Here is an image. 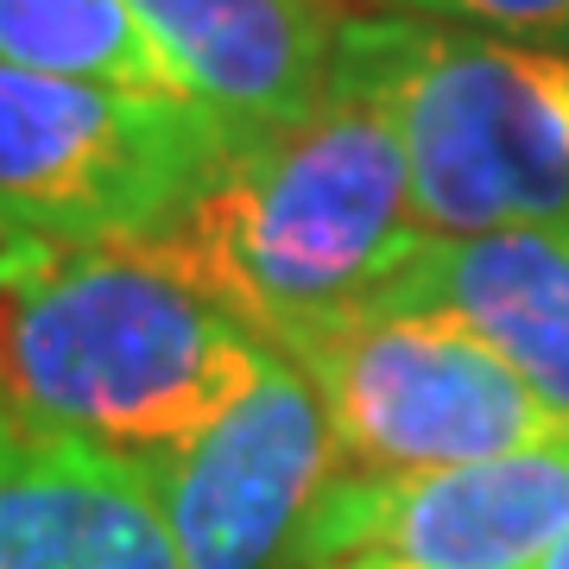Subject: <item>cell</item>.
Listing matches in <instances>:
<instances>
[{"instance_id": "obj_1", "label": "cell", "mask_w": 569, "mask_h": 569, "mask_svg": "<svg viewBox=\"0 0 569 569\" xmlns=\"http://www.w3.org/2000/svg\"><path fill=\"white\" fill-rule=\"evenodd\" d=\"M272 348L121 241L0 234V418L140 468L209 430Z\"/></svg>"}, {"instance_id": "obj_2", "label": "cell", "mask_w": 569, "mask_h": 569, "mask_svg": "<svg viewBox=\"0 0 569 569\" xmlns=\"http://www.w3.org/2000/svg\"><path fill=\"white\" fill-rule=\"evenodd\" d=\"M425 241L392 114L329 77L323 102L298 121L234 127L203 190L159 234L121 247L152 253L279 348L323 317L373 305Z\"/></svg>"}, {"instance_id": "obj_3", "label": "cell", "mask_w": 569, "mask_h": 569, "mask_svg": "<svg viewBox=\"0 0 569 569\" xmlns=\"http://www.w3.org/2000/svg\"><path fill=\"white\" fill-rule=\"evenodd\" d=\"M329 77L392 114L425 234L569 222V58L418 20H342Z\"/></svg>"}, {"instance_id": "obj_4", "label": "cell", "mask_w": 569, "mask_h": 569, "mask_svg": "<svg viewBox=\"0 0 569 569\" xmlns=\"http://www.w3.org/2000/svg\"><path fill=\"white\" fill-rule=\"evenodd\" d=\"M336 437V475H399L512 456L563 437L569 418L443 310L361 305L284 336Z\"/></svg>"}, {"instance_id": "obj_5", "label": "cell", "mask_w": 569, "mask_h": 569, "mask_svg": "<svg viewBox=\"0 0 569 569\" xmlns=\"http://www.w3.org/2000/svg\"><path fill=\"white\" fill-rule=\"evenodd\" d=\"M234 127L190 96L0 63V234L146 241L222 164Z\"/></svg>"}, {"instance_id": "obj_6", "label": "cell", "mask_w": 569, "mask_h": 569, "mask_svg": "<svg viewBox=\"0 0 569 569\" xmlns=\"http://www.w3.org/2000/svg\"><path fill=\"white\" fill-rule=\"evenodd\" d=\"M569 531V430L550 443L399 475H336L291 538V563L538 569Z\"/></svg>"}, {"instance_id": "obj_7", "label": "cell", "mask_w": 569, "mask_h": 569, "mask_svg": "<svg viewBox=\"0 0 569 569\" xmlns=\"http://www.w3.org/2000/svg\"><path fill=\"white\" fill-rule=\"evenodd\" d=\"M183 569H272L336 481L323 399L272 355L266 373L190 443L133 468Z\"/></svg>"}, {"instance_id": "obj_8", "label": "cell", "mask_w": 569, "mask_h": 569, "mask_svg": "<svg viewBox=\"0 0 569 569\" xmlns=\"http://www.w3.org/2000/svg\"><path fill=\"white\" fill-rule=\"evenodd\" d=\"M373 305L443 310L468 336L569 418V222L493 228V234H430Z\"/></svg>"}, {"instance_id": "obj_9", "label": "cell", "mask_w": 569, "mask_h": 569, "mask_svg": "<svg viewBox=\"0 0 569 569\" xmlns=\"http://www.w3.org/2000/svg\"><path fill=\"white\" fill-rule=\"evenodd\" d=\"M183 96L228 127L298 121L323 102L336 32L329 0H127Z\"/></svg>"}, {"instance_id": "obj_10", "label": "cell", "mask_w": 569, "mask_h": 569, "mask_svg": "<svg viewBox=\"0 0 569 569\" xmlns=\"http://www.w3.org/2000/svg\"><path fill=\"white\" fill-rule=\"evenodd\" d=\"M0 569H183L146 481L0 418Z\"/></svg>"}, {"instance_id": "obj_11", "label": "cell", "mask_w": 569, "mask_h": 569, "mask_svg": "<svg viewBox=\"0 0 569 569\" xmlns=\"http://www.w3.org/2000/svg\"><path fill=\"white\" fill-rule=\"evenodd\" d=\"M0 63L140 96H183L178 70L127 13V0H0Z\"/></svg>"}, {"instance_id": "obj_12", "label": "cell", "mask_w": 569, "mask_h": 569, "mask_svg": "<svg viewBox=\"0 0 569 569\" xmlns=\"http://www.w3.org/2000/svg\"><path fill=\"white\" fill-rule=\"evenodd\" d=\"M406 7L519 39H569V0H406Z\"/></svg>"}, {"instance_id": "obj_13", "label": "cell", "mask_w": 569, "mask_h": 569, "mask_svg": "<svg viewBox=\"0 0 569 569\" xmlns=\"http://www.w3.org/2000/svg\"><path fill=\"white\" fill-rule=\"evenodd\" d=\"M538 569H569V531H563V538H557V545L545 550V557H538Z\"/></svg>"}, {"instance_id": "obj_14", "label": "cell", "mask_w": 569, "mask_h": 569, "mask_svg": "<svg viewBox=\"0 0 569 569\" xmlns=\"http://www.w3.org/2000/svg\"><path fill=\"white\" fill-rule=\"evenodd\" d=\"M310 569H399V563H310Z\"/></svg>"}]
</instances>
